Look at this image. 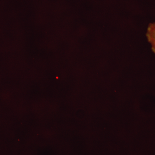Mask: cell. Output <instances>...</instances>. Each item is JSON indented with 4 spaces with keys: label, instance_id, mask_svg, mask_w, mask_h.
<instances>
[{
    "label": "cell",
    "instance_id": "obj_1",
    "mask_svg": "<svg viewBox=\"0 0 155 155\" xmlns=\"http://www.w3.org/2000/svg\"><path fill=\"white\" fill-rule=\"evenodd\" d=\"M146 36L152 45V50L155 54V22L150 23L147 29Z\"/></svg>",
    "mask_w": 155,
    "mask_h": 155
}]
</instances>
